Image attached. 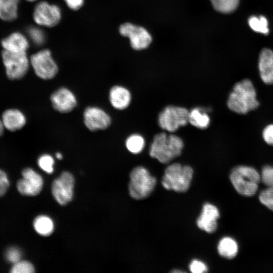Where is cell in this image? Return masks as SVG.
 I'll use <instances>...</instances> for the list:
<instances>
[{"instance_id":"6da1fadb","label":"cell","mask_w":273,"mask_h":273,"mask_svg":"<svg viewBox=\"0 0 273 273\" xmlns=\"http://www.w3.org/2000/svg\"><path fill=\"white\" fill-rule=\"evenodd\" d=\"M256 95L251 81L243 79L234 85L229 95L227 106L230 110L236 113L245 114L258 107L259 103Z\"/></svg>"},{"instance_id":"7a4b0ae2","label":"cell","mask_w":273,"mask_h":273,"mask_svg":"<svg viewBox=\"0 0 273 273\" xmlns=\"http://www.w3.org/2000/svg\"><path fill=\"white\" fill-rule=\"evenodd\" d=\"M183 148L184 142L180 137L162 132L154 135L149 155L160 163L166 164L179 156Z\"/></svg>"},{"instance_id":"3957f363","label":"cell","mask_w":273,"mask_h":273,"mask_svg":"<svg viewBox=\"0 0 273 273\" xmlns=\"http://www.w3.org/2000/svg\"><path fill=\"white\" fill-rule=\"evenodd\" d=\"M193 173V168L188 165L172 163L165 168L162 185L167 190L185 192L190 188Z\"/></svg>"},{"instance_id":"277c9868","label":"cell","mask_w":273,"mask_h":273,"mask_svg":"<svg viewBox=\"0 0 273 273\" xmlns=\"http://www.w3.org/2000/svg\"><path fill=\"white\" fill-rule=\"evenodd\" d=\"M230 178L238 193L245 196H252L257 191L261 175L252 167L240 165L232 169Z\"/></svg>"},{"instance_id":"5b68a950","label":"cell","mask_w":273,"mask_h":273,"mask_svg":"<svg viewBox=\"0 0 273 273\" xmlns=\"http://www.w3.org/2000/svg\"><path fill=\"white\" fill-rule=\"evenodd\" d=\"M128 191L130 196L136 200L148 197L154 190L156 179L145 167L139 166L130 172Z\"/></svg>"},{"instance_id":"8992f818","label":"cell","mask_w":273,"mask_h":273,"mask_svg":"<svg viewBox=\"0 0 273 273\" xmlns=\"http://www.w3.org/2000/svg\"><path fill=\"white\" fill-rule=\"evenodd\" d=\"M189 111L186 108L173 105L166 106L159 113L158 123L163 130L174 132L189 122Z\"/></svg>"},{"instance_id":"52a82bcc","label":"cell","mask_w":273,"mask_h":273,"mask_svg":"<svg viewBox=\"0 0 273 273\" xmlns=\"http://www.w3.org/2000/svg\"><path fill=\"white\" fill-rule=\"evenodd\" d=\"M2 57L9 79H19L25 75L30 63L26 52H11L3 50Z\"/></svg>"},{"instance_id":"ba28073f","label":"cell","mask_w":273,"mask_h":273,"mask_svg":"<svg viewBox=\"0 0 273 273\" xmlns=\"http://www.w3.org/2000/svg\"><path fill=\"white\" fill-rule=\"evenodd\" d=\"M30 63L36 75L42 79H51L58 72V65L47 49L32 55Z\"/></svg>"},{"instance_id":"9c48e42d","label":"cell","mask_w":273,"mask_h":273,"mask_svg":"<svg viewBox=\"0 0 273 273\" xmlns=\"http://www.w3.org/2000/svg\"><path fill=\"white\" fill-rule=\"evenodd\" d=\"M74 186L73 175L68 171L62 172L52 185V193L56 201L62 205L69 202L73 196Z\"/></svg>"},{"instance_id":"30bf717a","label":"cell","mask_w":273,"mask_h":273,"mask_svg":"<svg viewBox=\"0 0 273 273\" xmlns=\"http://www.w3.org/2000/svg\"><path fill=\"white\" fill-rule=\"evenodd\" d=\"M33 19L38 25L54 27L57 25L61 18V10L55 5H50L47 2L38 3L35 7Z\"/></svg>"},{"instance_id":"8fae6325","label":"cell","mask_w":273,"mask_h":273,"mask_svg":"<svg viewBox=\"0 0 273 273\" xmlns=\"http://www.w3.org/2000/svg\"><path fill=\"white\" fill-rule=\"evenodd\" d=\"M22 177L17 183L18 191L24 196H34L38 195L43 187L41 176L31 168H26L22 171Z\"/></svg>"},{"instance_id":"7c38bea8","label":"cell","mask_w":273,"mask_h":273,"mask_svg":"<svg viewBox=\"0 0 273 273\" xmlns=\"http://www.w3.org/2000/svg\"><path fill=\"white\" fill-rule=\"evenodd\" d=\"M119 32L122 35L129 38L132 48L135 50L147 48L152 41L151 36L146 29L129 23L121 25Z\"/></svg>"},{"instance_id":"4fadbf2b","label":"cell","mask_w":273,"mask_h":273,"mask_svg":"<svg viewBox=\"0 0 273 273\" xmlns=\"http://www.w3.org/2000/svg\"><path fill=\"white\" fill-rule=\"evenodd\" d=\"M83 117L85 126L90 131L106 129L111 123L110 115L98 107H86L83 112Z\"/></svg>"},{"instance_id":"5bb4252c","label":"cell","mask_w":273,"mask_h":273,"mask_svg":"<svg viewBox=\"0 0 273 273\" xmlns=\"http://www.w3.org/2000/svg\"><path fill=\"white\" fill-rule=\"evenodd\" d=\"M50 100L54 109L62 113L72 111L77 105L75 95L68 88L61 87L51 96Z\"/></svg>"},{"instance_id":"9a60e30c","label":"cell","mask_w":273,"mask_h":273,"mask_svg":"<svg viewBox=\"0 0 273 273\" xmlns=\"http://www.w3.org/2000/svg\"><path fill=\"white\" fill-rule=\"evenodd\" d=\"M219 217L218 208L214 205L207 203L203 205L201 213L197 220L199 229L208 233L215 231L217 226V220Z\"/></svg>"},{"instance_id":"2e32d148","label":"cell","mask_w":273,"mask_h":273,"mask_svg":"<svg viewBox=\"0 0 273 273\" xmlns=\"http://www.w3.org/2000/svg\"><path fill=\"white\" fill-rule=\"evenodd\" d=\"M258 69L262 81L267 84H273V52L264 49L261 52L258 61Z\"/></svg>"},{"instance_id":"e0dca14e","label":"cell","mask_w":273,"mask_h":273,"mask_svg":"<svg viewBox=\"0 0 273 273\" xmlns=\"http://www.w3.org/2000/svg\"><path fill=\"white\" fill-rule=\"evenodd\" d=\"M109 99L112 107L119 110L127 108L131 100V96L129 90L121 85H114L111 88Z\"/></svg>"},{"instance_id":"ac0fdd59","label":"cell","mask_w":273,"mask_h":273,"mask_svg":"<svg viewBox=\"0 0 273 273\" xmlns=\"http://www.w3.org/2000/svg\"><path fill=\"white\" fill-rule=\"evenodd\" d=\"M2 121L4 128L12 131L22 128L26 122L24 114L16 109L6 110L3 113Z\"/></svg>"},{"instance_id":"d6986e66","label":"cell","mask_w":273,"mask_h":273,"mask_svg":"<svg viewBox=\"0 0 273 273\" xmlns=\"http://www.w3.org/2000/svg\"><path fill=\"white\" fill-rule=\"evenodd\" d=\"M1 44L4 50L11 52H26L29 47L27 38L18 32L12 33L4 38Z\"/></svg>"},{"instance_id":"ffe728a7","label":"cell","mask_w":273,"mask_h":273,"mask_svg":"<svg viewBox=\"0 0 273 273\" xmlns=\"http://www.w3.org/2000/svg\"><path fill=\"white\" fill-rule=\"evenodd\" d=\"M207 111L201 107H196L189 111V123L200 129L208 127L210 119L206 113Z\"/></svg>"},{"instance_id":"44dd1931","label":"cell","mask_w":273,"mask_h":273,"mask_svg":"<svg viewBox=\"0 0 273 273\" xmlns=\"http://www.w3.org/2000/svg\"><path fill=\"white\" fill-rule=\"evenodd\" d=\"M217 251L222 257L232 259L235 257L238 253V245L237 242L232 238L223 237L218 244Z\"/></svg>"},{"instance_id":"7402d4cb","label":"cell","mask_w":273,"mask_h":273,"mask_svg":"<svg viewBox=\"0 0 273 273\" xmlns=\"http://www.w3.org/2000/svg\"><path fill=\"white\" fill-rule=\"evenodd\" d=\"M20 0H0V18L11 21L18 15V7Z\"/></svg>"},{"instance_id":"603a6c76","label":"cell","mask_w":273,"mask_h":273,"mask_svg":"<svg viewBox=\"0 0 273 273\" xmlns=\"http://www.w3.org/2000/svg\"><path fill=\"white\" fill-rule=\"evenodd\" d=\"M33 226L37 233L43 236L50 235L54 229L52 219L46 215L37 216L33 220Z\"/></svg>"},{"instance_id":"cb8c5ba5","label":"cell","mask_w":273,"mask_h":273,"mask_svg":"<svg viewBox=\"0 0 273 273\" xmlns=\"http://www.w3.org/2000/svg\"><path fill=\"white\" fill-rule=\"evenodd\" d=\"M125 144L129 152L136 154L143 151L145 147V142L142 135L135 133L131 134L126 139Z\"/></svg>"},{"instance_id":"d4e9b609","label":"cell","mask_w":273,"mask_h":273,"mask_svg":"<svg viewBox=\"0 0 273 273\" xmlns=\"http://www.w3.org/2000/svg\"><path fill=\"white\" fill-rule=\"evenodd\" d=\"M248 24L250 28L255 32L264 34L269 32L268 21L263 16L250 17L248 20Z\"/></svg>"},{"instance_id":"484cf974","label":"cell","mask_w":273,"mask_h":273,"mask_svg":"<svg viewBox=\"0 0 273 273\" xmlns=\"http://www.w3.org/2000/svg\"><path fill=\"white\" fill-rule=\"evenodd\" d=\"M240 0H210L214 8L222 13H230L237 8Z\"/></svg>"},{"instance_id":"4316f807","label":"cell","mask_w":273,"mask_h":273,"mask_svg":"<svg viewBox=\"0 0 273 273\" xmlns=\"http://www.w3.org/2000/svg\"><path fill=\"white\" fill-rule=\"evenodd\" d=\"M54 163L53 157L48 154L41 155L37 160V164L40 168L49 174L54 171Z\"/></svg>"},{"instance_id":"83f0119b","label":"cell","mask_w":273,"mask_h":273,"mask_svg":"<svg viewBox=\"0 0 273 273\" xmlns=\"http://www.w3.org/2000/svg\"><path fill=\"white\" fill-rule=\"evenodd\" d=\"M34 271V267L31 262L21 260L13 264L10 271L12 273H32Z\"/></svg>"},{"instance_id":"f1b7e54d","label":"cell","mask_w":273,"mask_h":273,"mask_svg":"<svg viewBox=\"0 0 273 273\" xmlns=\"http://www.w3.org/2000/svg\"><path fill=\"white\" fill-rule=\"evenodd\" d=\"M28 34L31 41L36 46L42 45L45 41L43 31L38 27H30L27 30Z\"/></svg>"},{"instance_id":"f546056e","label":"cell","mask_w":273,"mask_h":273,"mask_svg":"<svg viewBox=\"0 0 273 273\" xmlns=\"http://www.w3.org/2000/svg\"><path fill=\"white\" fill-rule=\"evenodd\" d=\"M260 202L273 211V187H268L262 191L259 195Z\"/></svg>"},{"instance_id":"4dcf8cb0","label":"cell","mask_w":273,"mask_h":273,"mask_svg":"<svg viewBox=\"0 0 273 273\" xmlns=\"http://www.w3.org/2000/svg\"><path fill=\"white\" fill-rule=\"evenodd\" d=\"M5 257L8 262L13 264H15L21 260V251L17 247H10L5 252Z\"/></svg>"},{"instance_id":"1f68e13d","label":"cell","mask_w":273,"mask_h":273,"mask_svg":"<svg viewBox=\"0 0 273 273\" xmlns=\"http://www.w3.org/2000/svg\"><path fill=\"white\" fill-rule=\"evenodd\" d=\"M261 180L268 187H273V166L266 165L262 168Z\"/></svg>"},{"instance_id":"d6a6232c","label":"cell","mask_w":273,"mask_h":273,"mask_svg":"<svg viewBox=\"0 0 273 273\" xmlns=\"http://www.w3.org/2000/svg\"><path fill=\"white\" fill-rule=\"evenodd\" d=\"M189 269L193 273H202L208 271L206 265L198 259L193 260L189 264Z\"/></svg>"},{"instance_id":"836d02e7","label":"cell","mask_w":273,"mask_h":273,"mask_svg":"<svg viewBox=\"0 0 273 273\" xmlns=\"http://www.w3.org/2000/svg\"><path fill=\"white\" fill-rule=\"evenodd\" d=\"M10 187V180L7 173L0 169V198L4 196Z\"/></svg>"},{"instance_id":"e575fe53","label":"cell","mask_w":273,"mask_h":273,"mask_svg":"<svg viewBox=\"0 0 273 273\" xmlns=\"http://www.w3.org/2000/svg\"><path fill=\"white\" fill-rule=\"evenodd\" d=\"M262 137L266 143L273 146V124L264 127L262 131Z\"/></svg>"},{"instance_id":"d590c367","label":"cell","mask_w":273,"mask_h":273,"mask_svg":"<svg viewBox=\"0 0 273 273\" xmlns=\"http://www.w3.org/2000/svg\"><path fill=\"white\" fill-rule=\"evenodd\" d=\"M68 7L73 10L79 9L83 4V0H64Z\"/></svg>"},{"instance_id":"8d00e7d4","label":"cell","mask_w":273,"mask_h":273,"mask_svg":"<svg viewBox=\"0 0 273 273\" xmlns=\"http://www.w3.org/2000/svg\"><path fill=\"white\" fill-rule=\"evenodd\" d=\"M4 127L2 121V119H0V136L2 134L4 131Z\"/></svg>"},{"instance_id":"74e56055","label":"cell","mask_w":273,"mask_h":273,"mask_svg":"<svg viewBox=\"0 0 273 273\" xmlns=\"http://www.w3.org/2000/svg\"><path fill=\"white\" fill-rule=\"evenodd\" d=\"M55 156L58 159H61L62 158V155L60 152L56 153Z\"/></svg>"},{"instance_id":"f35d334b","label":"cell","mask_w":273,"mask_h":273,"mask_svg":"<svg viewBox=\"0 0 273 273\" xmlns=\"http://www.w3.org/2000/svg\"><path fill=\"white\" fill-rule=\"evenodd\" d=\"M28 2H34V1H37V0H26Z\"/></svg>"}]
</instances>
